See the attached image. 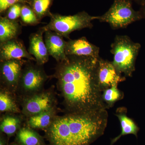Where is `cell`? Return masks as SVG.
Segmentation results:
<instances>
[{
  "label": "cell",
  "mask_w": 145,
  "mask_h": 145,
  "mask_svg": "<svg viewBox=\"0 0 145 145\" xmlns=\"http://www.w3.org/2000/svg\"><path fill=\"white\" fill-rule=\"evenodd\" d=\"M99 58L67 55L57 63L53 77L67 113L108 109L97 79Z\"/></svg>",
  "instance_id": "cell-1"
},
{
  "label": "cell",
  "mask_w": 145,
  "mask_h": 145,
  "mask_svg": "<svg viewBox=\"0 0 145 145\" xmlns=\"http://www.w3.org/2000/svg\"><path fill=\"white\" fill-rule=\"evenodd\" d=\"M106 110L56 116L48 128L52 145H88L103 135L107 124Z\"/></svg>",
  "instance_id": "cell-2"
},
{
  "label": "cell",
  "mask_w": 145,
  "mask_h": 145,
  "mask_svg": "<svg viewBox=\"0 0 145 145\" xmlns=\"http://www.w3.org/2000/svg\"><path fill=\"white\" fill-rule=\"evenodd\" d=\"M141 46L140 44L134 42L126 35L115 37L111 45L110 52L114 55L112 63L119 74L132 77Z\"/></svg>",
  "instance_id": "cell-3"
},
{
  "label": "cell",
  "mask_w": 145,
  "mask_h": 145,
  "mask_svg": "<svg viewBox=\"0 0 145 145\" xmlns=\"http://www.w3.org/2000/svg\"><path fill=\"white\" fill-rule=\"evenodd\" d=\"M49 17V23L41 27V28L45 31L46 30L54 31L69 40L70 39L71 33L73 31L84 28H92L93 26L92 21L98 18V16H91L85 11L69 16L51 13Z\"/></svg>",
  "instance_id": "cell-4"
},
{
  "label": "cell",
  "mask_w": 145,
  "mask_h": 145,
  "mask_svg": "<svg viewBox=\"0 0 145 145\" xmlns=\"http://www.w3.org/2000/svg\"><path fill=\"white\" fill-rule=\"evenodd\" d=\"M49 78L43 65L27 60L22 69L16 96L20 101L41 91Z\"/></svg>",
  "instance_id": "cell-5"
},
{
  "label": "cell",
  "mask_w": 145,
  "mask_h": 145,
  "mask_svg": "<svg viewBox=\"0 0 145 145\" xmlns=\"http://www.w3.org/2000/svg\"><path fill=\"white\" fill-rule=\"evenodd\" d=\"M132 0H113L110 8L97 20L106 22L114 29L125 28L136 21L143 19L140 10L133 8Z\"/></svg>",
  "instance_id": "cell-6"
},
{
  "label": "cell",
  "mask_w": 145,
  "mask_h": 145,
  "mask_svg": "<svg viewBox=\"0 0 145 145\" xmlns=\"http://www.w3.org/2000/svg\"><path fill=\"white\" fill-rule=\"evenodd\" d=\"M19 101L22 108L21 112L27 118L55 108L56 105L53 87Z\"/></svg>",
  "instance_id": "cell-7"
},
{
  "label": "cell",
  "mask_w": 145,
  "mask_h": 145,
  "mask_svg": "<svg viewBox=\"0 0 145 145\" xmlns=\"http://www.w3.org/2000/svg\"><path fill=\"white\" fill-rule=\"evenodd\" d=\"M27 61L21 59L1 62V88L8 91L16 96L22 69Z\"/></svg>",
  "instance_id": "cell-8"
},
{
  "label": "cell",
  "mask_w": 145,
  "mask_h": 145,
  "mask_svg": "<svg viewBox=\"0 0 145 145\" xmlns=\"http://www.w3.org/2000/svg\"><path fill=\"white\" fill-rule=\"evenodd\" d=\"M97 79L102 92L126 80L125 77L117 72L112 62L104 60L100 57L98 59Z\"/></svg>",
  "instance_id": "cell-9"
},
{
  "label": "cell",
  "mask_w": 145,
  "mask_h": 145,
  "mask_svg": "<svg viewBox=\"0 0 145 145\" xmlns=\"http://www.w3.org/2000/svg\"><path fill=\"white\" fill-rule=\"evenodd\" d=\"M23 58L36 61L34 57L27 50L22 40L17 38L0 44V61Z\"/></svg>",
  "instance_id": "cell-10"
},
{
  "label": "cell",
  "mask_w": 145,
  "mask_h": 145,
  "mask_svg": "<svg viewBox=\"0 0 145 145\" xmlns=\"http://www.w3.org/2000/svg\"><path fill=\"white\" fill-rule=\"evenodd\" d=\"M65 54L67 55L91 57L99 58L100 48L91 43L85 37L66 42Z\"/></svg>",
  "instance_id": "cell-11"
},
{
  "label": "cell",
  "mask_w": 145,
  "mask_h": 145,
  "mask_svg": "<svg viewBox=\"0 0 145 145\" xmlns=\"http://www.w3.org/2000/svg\"><path fill=\"white\" fill-rule=\"evenodd\" d=\"M44 34L45 43L49 55L57 63L65 60L67 57L65 52L66 41L63 37L51 30H46Z\"/></svg>",
  "instance_id": "cell-12"
},
{
  "label": "cell",
  "mask_w": 145,
  "mask_h": 145,
  "mask_svg": "<svg viewBox=\"0 0 145 145\" xmlns=\"http://www.w3.org/2000/svg\"><path fill=\"white\" fill-rule=\"evenodd\" d=\"M44 32L40 27L38 31L30 34L28 50L29 54L36 59V63L43 65L48 61L49 56L43 37Z\"/></svg>",
  "instance_id": "cell-13"
},
{
  "label": "cell",
  "mask_w": 145,
  "mask_h": 145,
  "mask_svg": "<svg viewBox=\"0 0 145 145\" xmlns=\"http://www.w3.org/2000/svg\"><path fill=\"white\" fill-rule=\"evenodd\" d=\"M19 20H11L3 16L0 17V44L17 39L22 33V25Z\"/></svg>",
  "instance_id": "cell-14"
},
{
  "label": "cell",
  "mask_w": 145,
  "mask_h": 145,
  "mask_svg": "<svg viewBox=\"0 0 145 145\" xmlns=\"http://www.w3.org/2000/svg\"><path fill=\"white\" fill-rule=\"evenodd\" d=\"M127 108L124 107L117 109L115 114L120 121L121 132L120 135L112 140L110 145H113L124 135L133 134L137 137V133L140 129L133 120L127 116Z\"/></svg>",
  "instance_id": "cell-15"
},
{
  "label": "cell",
  "mask_w": 145,
  "mask_h": 145,
  "mask_svg": "<svg viewBox=\"0 0 145 145\" xmlns=\"http://www.w3.org/2000/svg\"><path fill=\"white\" fill-rule=\"evenodd\" d=\"M56 108L28 117V126L34 129L48 128L56 117Z\"/></svg>",
  "instance_id": "cell-16"
},
{
  "label": "cell",
  "mask_w": 145,
  "mask_h": 145,
  "mask_svg": "<svg viewBox=\"0 0 145 145\" xmlns=\"http://www.w3.org/2000/svg\"><path fill=\"white\" fill-rule=\"evenodd\" d=\"M15 96L8 91L1 88L0 91V111L13 113H20L21 110L17 105Z\"/></svg>",
  "instance_id": "cell-17"
},
{
  "label": "cell",
  "mask_w": 145,
  "mask_h": 145,
  "mask_svg": "<svg viewBox=\"0 0 145 145\" xmlns=\"http://www.w3.org/2000/svg\"><path fill=\"white\" fill-rule=\"evenodd\" d=\"M54 0H29L28 5L39 21L46 16L50 17V8Z\"/></svg>",
  "instance_id": "cell-18"
},
{
  "label": "cell",
  "mask_w": 145,
  "mask_h": 145,
  "mask_svg": "<svg viewBox=\"0 0 145 145\" xmlns=\"http://www.w3.org/2000/svg\"><path fill=\"white\" fill-rule=\"evenodd\" d=\"M21 119L15 115L7 114L1 120L0 129L2 132L8 135L14 134L20 126Z\"/></svg>",
  "instance_id": "cell-19"
},
{
  "label": "cell",
  "mask_w": 145,
  "mask_h": 145,
  "mask_svg": "<svg viewBox=\"0 0 145 145\" xmlns=\"http://www.w3.org/2000/svg\"><path fill=\"white\" fill-rule=\"evenodd\" d=\"M118 85H114L103 91L102 98L107 109L112 107L117 101L122 100L124 93L118 88Z\"/></svg>",
  "instance_id": "cell-20"
},
{
  "label": "cell",
  "mask_w": 145,
  "mask_h": 145,
  "mask_svg": "<svg viewBox=\"0 0 145 145\" xmlns=\"http://www.w3.org/2000/svg\"><path fill=\"white\" fill-rule=\"evenodd\" d=\"M18 140L23 145H39L40 138L34 131L28 127H23L18 133Z\"/></svg>",
  "instance_id": "cell-21"
},
{
  "label": "cell",
  "mask_w": 145,
  "mask_h": 145,
  "mask_svg": "<svg viewBox=\"0 0 145 145\" xmlns=\"http://www.w3.org/2000/svg\"><path fill=\"white\" fill-rule=\"evenodd\" d=\"M20 23L24 26H35L41 23L30 6L23 4L20 17Z\"/></svg>",
  "instance_id": "cell-22"
},
{
  "label": "cell",
  "mask_w": 145,
  "mask_h": 145,
  "mask_svg": "<svg viewBox=\"0 0 145 145\" xmlns=\"http://www.w3.org/2000/svg\"><path fill=\"white\" fill-rule=\"evenodd\" d=\"M23 4L18 3L13 5L7 9L3 15V16L11 20H16L20 18L21 16V10Z\"/></svg>",
  "instance_id": "cell-23"
},
{
  "label": "cell",
  "mask_w": 145,
  "mask_h": 145,
  "mask_svg": "<svg viewBox=\"0 0 145 145\" xmlns=\"http://www.w3.org/2000/svg\"><path fill=\"white\" fill-rule=\"evenodd\" d=\"M18 3L28 4L29 0H0V14L2 16L9 7Z\"/></svg>",
  "instance_id": "cell-24"
},
{
  "label": "cell",
  "mask_w": 145,
  "mask_h": 145,
  "mask_svg": "<svg viewBox=\"0 0 145 145\" xmlns=\"http://www.w3.org/2000/svg\"><path fill=\"white\" fill-rule=\"evenodd\" d=\"M139 10L142 14L143 19H145V2L142 5L140 6V8Z\"/></svg>",
  "instance_id": "cell-25"
},
{
  "label": "cell",
  "mask_w": 145,
  "mask_h": 145,
  "mask_svg": "<svg viewBox=\"0 0 145 145\" xmlns=\"http://www.w3.org/2000/svg\"><path fill=\"white\" fill-rule=\"evenodd\" d=\"M133 1H134L137 4L140 6L142 5L145 2V0H132Z\"/></svg>",
  "instance_id": "cell-26"
},
{
  "label": "cell",
  "mask_w": 145,
  "mask_h": 145,
  "mask_svg": "<svg viewBox=\"0 0 145 145\" xmlns=\"http://www.w3.org/2000/svg\"><path fill=\"white\" fill-rule=\"evenodd\" d=\"M0 145H4L3 142L2 140V139H1V141H0Z\"/></svg>",
  "instance_id": "cell-27"
},
{
  "label": "cell",
  "mask_w": 145,
  "mask_h": 145,
  "mask_svg": "<svg viewBox=\"0 0 145 145\" xmlns=\"http://www.w3.org/2000/svg\"></svg>",
  "instance_id": "cell-28"
}]
</instances>
